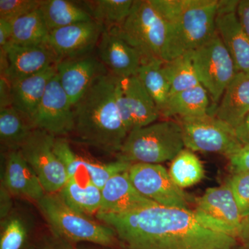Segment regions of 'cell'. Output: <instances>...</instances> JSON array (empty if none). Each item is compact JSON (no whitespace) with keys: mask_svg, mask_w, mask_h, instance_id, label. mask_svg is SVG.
Returning a JSON list of instances; mask_svg holds the SVG:
<instances>
[{"mask_svg":"<svg viewBox=\"0 0 249 249\" xmlns=\"http://www.w3.org/2000/svg\"><path fill=\"white\" fill-rule=\"evenodd\" d=\"M235 132L243 145H249V114L242 124L235 129Z\"/></svg>","mask_w":249,"mask_h":249,"instance_id":"43","label":"cell"},{"mask_svg":"<svg viewBox=\"0 0 249 249\" xmlns=\"http://www.w3.org/2000/svg\"><path fill=\"white\" fill-rule=\"evenodd\" d=\"M73 107L56 73L47 85L33 124L55 137H65L73 132Z\"/></svg>","mask_w":249,"mask_h":249,"instance_id":"13","label":"cell"},{"mask_svg":"<svg viewBox=\"0 0 249 249\" xmlns=\"http://www.w3.org/2000/svg\"><path fill=\"white\" fill-rule=\"evenodd\" d=\"M118 78L100 77L73 106L72 132L80 143L116 155L129 134L116 101Z\"/></svg>","mask_w":249,"mask_h":249,"instance_id":"2","label":"cell"},{"mask_svg":"<svg viewBox=\"0 0 249 249\" xmlns=\"http://www.w3.org/2000/svg\"><path fill=\"white\" fill-rule=\"evenodd\" d=\"M26 249H76V247L48 228L34 238Z\"/></svg>","mask_w":249,"mask_h":249,"instance_id":"36","label":"cell"},{"mask_svg":"<svg viewBox=\"0 0 249 249\" xmlns=\"http://www.w3.org/2000/svg\"><path fill=\"white\" fill-rule=\"evenodd\" d=\"M164 61L154 60L143 62L137 76L160 111L164 109L170 96V87L163 71Z\"/></svg>","mask_w":249,"mask_h":249,"instance_id":"29","label":"cell"},{"mask_svg":"<svg viewBox=\"0 0 249 249\" xmlns=\"http://www.w3.org/2000/svg\"><path fill=\"white\" fill-rule=\"evenodd\" d=\"M84 9L93 20L106 30L121 26L129 16L134 1L132 0H94L83 1Z\"/></svg>","mask_w":249,"mask_h":249,"instance_id":"30","label":"cell"},{"mask_svg":"<svg viewBox=\"0 0 249 249\" xmlns=\"http://www.w3.org/2000/svg\"><path fill=\"white\" fill-rule=\"evenodd\" d=\"M163 71L170 84V96L201 85L189 53L164 62Z\"/></svg>","mask_w":249,"mask_h":249,"instance_id":"33","label":"cell"},{"mask_svg":"<svg viewBox=\"0 0 249 249\" xmlns=\"http://www.w3.org/2000/svg\"><path fill=\"white\" fill-rule=\"evenodd\" d=\"M239 1H219L216 28L239 72L249 74V37L237 18Z\"/></svg>","mask_w":249,"mask_h":249,"instance_id":"17","label":"cell"},{"mask_svg":"<svg viewBox=\"0 0 249 249\" xmlns=\"http://www.w3.org/2000/svg\"><path fill=\"white\" fill-rule=\"evenodd\" d=\"M55 139L53 134L36 128L19 149L48 194L59 193L69 179L66 168L54 150Z\"/></svg>","mask_w":249,"mask_h":249,"instance_id":"9","label":"cell"},{"mask_svg":"<svg viewBox=\"0 0 249 249\" xmlns=\"http://www.w3.org/2000/svg\"><path fill=\"white\" fill-rule=\"evenodd\" d=\"M13 34L9 44L34 47L45 43L49 34L40 9L12 22Z\"/></svg>","mask_w":249,"mask_h":249,"instance_id":"31","label":"cell"},{"mask_svg":"<svg viewBox=\"0 0 249 249\" xmlns=\"http://www.w3.org/2000/svg\"><path fill=\"white\" fill-rule=\"evenodd\" d=\"M96 49L98 58L109 73L119 78L137 76L142 55L119 36L105 29Z\"/></svg>","mask_w":249,"mask_h":249,"instance_id":"20","label":"cell"},{"mask_svg":"<svg viewBox=\"0 0 249 249\" xmlns=\"http://www.w3.org/2000/svg\"><path fill=\"white\" fill-rule=\"evenodd\" d=\"M249 114V74L238 72L211 115L237 129Z\"/></svg>","mask_w":249,"mask_h":249,"instance_id":"23","label":"cell"},{"mask_svg":"<svg viewBox=\"0 0 249 249\" xmlns=\"http://www.w3.org/2000/svg\"><path fill=\"white\" fill-rule=\"evenodd\" d=\"M179 123L185 147L191 151L219 154L229 159L244 146L235 129L211 114L183 118Z\"/></svg>","mask_w":249,"mask_h":249,"instance_id":"8","label":"cell"},{"mask_svg":"<svg viewBox=\"0 0 249 249\" xmlns=\"http://www.w3.org/2000/svg\"><path fill=\"white\" fill-rule=\"evenodd\" d=\"M35 126L14 107L0 109V140L6 152L19 150Z\"/></svg>","mask_w":249,"mask_h":249,"instance_id":"28","label":"cell"},{"mask_svg":"<svg viewBox=\"0 0 249 249\" xmlns=\"http://www.w3.org/2000/svg\"><path fill=\"white\" fill-rule=\"evenodd\" d=\"M1 170V185L14 197L39 202L47 194L35 172L19 152H6Z\"/></svg>","mask_w":249,"mask_h":249,"instance_id":"18","label":"cell"},{"mask_svg":"<svg viewBox=\"0 0 249 249\" xmlns=\"http://www.w3.org/2000/svg\"><path fill=\"white\" fill-rule=\"evenodd\" d=\"M14 196L4 186L0 184V219L7 217L16 207Z\"/></svg>","mask_w":249,"mask_h":249,"instance_id":"38","label":"cell"},{"mask_svg":"<svg viewBox=\"0 0 249 249\" xmlns=\"http://www.w3.org/2000/svg\"><path fill=\"white\" fill-rule=\"evenodd\" d=\"M128 175L136 189L147 199L160 206L191 210L189 197L163 165L134 163Z\"/></svg>","mask_w":249,"mask_h":249,"instance_id":"11","label":"cell"},{"mask_svg":"<svg viewBox=\"0 0 249 249\" xmlns=\"http://www.w3.org/2000/svg\"><path fill=\"white\" fill-rule=\"evenodd\" d=\"M105 27L96 21L80 22L50 31L45 43L58 62L90 55L97 47Z\"/></svg>","mask_w":249,"mask_h":249,"instance_id":"14","label":"cell"},{"mask_svg":"<svg viewBox=\"0 0 249 249\" xmlns=\"http://www.w3.org/2000/svg\"><path fill=\"white\" fill-rule=\"evenodd\" d=\"M126 249H232L238 240L204 225L193 210L151 205L122 214L97 213Z\"/></svg>","mask_w":249,"mask_h":249,"instance_id":"1","label":"cell"},{"mask_svg":"<svg viewBox=\"0 0 249 249\" xmlns=\"http://www.w3.org/2000/svg\"><path fill=\"white\" fill-rule=\"evenodd\" d=\"M184 147L180 123L159 121L129 132L116 160L131 164H161L172 161Z\"/></svg>","mask_w":249,"mask_h":249,"instance_id":"4","label":"cell"},{"mask_svg":"<svg viewBox=\"0 0 249 249\" xmlns=\"http://www.w3.org/2000/svg\"><path fill=\"white\" fill-rule=\"evenodd\" d=\"M36 222L34 216L24 209L15 207L1 220L0 249H26L32 240Z\"/></svg>","mask_w":249,"mask_h":249,"instance_id":"24","label":"cell"},{"mask_svg":"<svg viewBox=\"0 0 249 249\" xmlns=\"http://www.w3.org/2000/svg\"><path fill=\"white\" fill-rule=\"evenodd\" d=\"M56 73L55 65L11 84L12 107L22 113L32 124L47 85Z\"/></svg>","mask_w":249,"mask_h":249,"instance_id":"22","label":"cell"},{"mask_svg":"<svg viewBox=\"0 0 249 249\" xmlns=\"http://www.w3.org/2000/svg\"><path fill=\"white\" fill-rule=\"evenodd\" d=\"M236 13L241 27L249 37V0L239 1Z\"/></svg>","mask_w":249,"mask_h":249,"instance_id":"39","label":"cell"},{"mask_svg":"<svg viewBox=\"0 0 249 249\" xmlns=\"http://www.w3.org/2000/svg\"><path fill=\"white\" fill-rule=\"evenodd\" d=\"M245 249L243 248V247H242L241 245H237L236 247H234L233 249Z\"/></svg>","mask_w":249,"mask_h":249,"instance_id":"45","label":"cell"},{"mask_svg":"<svg viewBox=\"0 0 249 249\" xmlns=\"http://www.w3.org/2000/svg\"><path fill=\"white\" fill-rule=\"evenodd\" d=\"M42 0H0V19L13 22L40 9Z\"/></svg>","mask_w":249,"mask_h":249,"instance_id":"34","label":"cell"},{"mask_svg":"<svg viewBox=\"0 0 249 249\" xmlns=\"http://www.w3.org/2000/svg\"><path fill=\"white\" fill-rule=\"evenodd\" d=\"M76 249H114V248H109V247H99V246H96L91 245H81L79 247H76Z\"/></svg>","mask_w":249,"mask_h":249,"instance_id":"44","label":"cell"},{"mask_svg":"<svg viewBox=\"0 0 249 249\" xmlns=\"http://www.w3.org/2000/svg\"><path fill=\"white\" fill-rule=\"evenodd\" d=\"M39 9L49 32L93 19L84 8L67 0H42Z\"/></svg>","mask_w":249,"mask_h":249,"instance_id":"27","label":"cell"},{"mask_svg":"<svg viewBox=\"0 0 249 249\" xmlns=\"http://www.w3.org/2000/svg\"><path fill=\"white\" fill-rule=\"evenodd\" d=\"M12 22L0 19V46L1 48L9 43L12 37Z\"/></svg>","mask_w":249,"mask_h":249,"instance_id":"41","label":"cell"},{"mask_svg":"<svg viewBox=\"0 0 249 249\" xmlns=\"http://www.w3.org/2000/svg\"><path fill=\"white\" fill-rule=\"evenodd\" d=\"M169 174L175 184L183 189L199 183L204 178V168L197 156L186 148L172 160Z\"/></svg>","mask_w":249,"mask_h":249,"instance_id":"32","label":"cell"},{"mask_svg":"<svg viewBox=\"0 0 249 249\" xmlns=\"http://www.w3.org/2000/svg\"><path fill=\"white\" fill-rule=\"evenodd\" d=\"M7 57L8 67L4 77L10 84L32 76L58 63V59L45 43L34 47L8 44L2 48Z\"/></svg>","mask_w":249,"mask_h":249,"instance_id":"19","label":"cell"},{"mask_svg":"<svg viewBox=\"0 0 249 249\" xmlns=\"http://www.w3.org/2000/svg\"><path fill=\"white\" fill-rule=\"evenodd\" d=\"M193 211L209 229L237 239L244 218L229 183L208 188L202 196L196 198Z\"/></svg>","mask_w":249,"mask_h":249,"instance_id":"10","label":"cell"},{"mask_svg":"<svg viewBox=\"0 0 249 249\" xmlns=\"http://www.w3.org/2000/svg\"><path fill=\"white\" fill-rule=\"evenodd\" d=\"M116 101L128 133L157 122L160 111L137 76L118 78Z\"/></svg>","mask_w":249,"mask_h":249,"instance_id":"12","label":"cell"},{"mask_svg":"<svg viewBox=\"0 0 249 249\" xmlns=\"http://www.w3.org/2000/svg\"><path fill=\"white\" fill-rule=\"evenodd\" d=\"M58 193L69 207L89 217L101 209V189L89 181L69 178Z\"/></svg>","mask_w":249,"mask_h":249,"instance_id":"26","label":"cell"},{"mask_svg":"<svg viewBox=\"0 0 249 249\" xmlns=\"http://www.w3.org/2000/svg\"><path fill=\"white\" fill-rule=\"evenodd\" d=\"M167 24L163 60L193 52L217 33V0H150Z\"/></svg>","mask_w":249,"mask_h":249,"instance_id":"3","label":"cell"},{"mask_svg":"<svg viewBox=\"0 0 249 249\" xmlns=\"http://www.w3.org/2000/svg\"><path fill=\"white\" fill-rule=\"evenodd\" d=\"M189 54L199 83L209 93L213 102L219 103L239 71L217 31L206 43Z\"/></svg>","mask_w":249,"mask_h":249,"instance_id":"7","label":"cell"},{"mask_svg":"<svg viewBox=\"0 0 249 249\" xmlns=\"http://www.w3.org/2000/svg\"><path fill=\"white\" fill-rule=\"evenodd\" d=\"M237 240L240 241L241 246L245 249H249V216L244 218L238 234Z\"/></svg>","mask_w":249,"mask_h":249,"instance_id":"42","label":"cell"},{"mask_svg":"<svg viewBox=\"0 0 249 249\" xmlns=\"http://www.w3.org/2000/svg\"><path fill=\"white\" fill-rule=\"evenodd\" d=\"M229 186L243 218L249 216V173H236L231 177Z\"/></svg>","mask_w":249,"mask_h":249,"instance_id":"35","label":"cell"},{"mask_svg":"<svg viewBox=\"0 0 249 249\" xmlns=\"http://www.w3.org/2000/svg\"><path fill=\"white\" fill-rule=\"evenodd\" d=\"M37 205L49 228L73 244L86 242L109 248L119 244L113 229L69 207L58 193H47Z\"/></svg>","mask_w":249,"mask_h":249,"instance_id":"5","label":"cell"},{"mask_svg":"<svg viewBox=\"0 0 249 249\" xmlns=\"http://www.w3.org/2000/svg\"><path fill=\"white\" fill-rule=\"evenodd\" d=\"M57 75L72 106H74L101 76L109 73L98 56L65 59L56 64Z\"/></svg>","mask_w":249,"mask_h":249,"instance_id":"16","label":"cell"},{"mask_svg":"<svg viewBox=\"0 0 249 249\" xmlns=\"http://www.w3.org/2000/svg\"><path fill=\"white\" fill-rule=\"evenodd\" d=\"M54 150L66 168L69 178L89 181L102 189L108 179L116 174L127 171L131 163L119 160L101 163L83 158L75 153L65 137H56Z\"/></svg>","mask_w":249,"mask_h":249,"instance_id":"15","label":"cell"},{"mask_svg":"<svg viewBox=\"0 0 249 249\" xmlns=\"http://www.w3.org/2000/svg\"><path fill=\"white\" fill-rule=\"evenodd\" d=\"M0 91H1V101H0L1 109L11 107L12 106V98H11V84L4 77H1Z\"/></svg>","mask_w":249,"mask_h":249,"instance_id":"40","label":"cell"},{"mask_svg":"<svg viewBox=\"0 0 249 249\" xmlns=\"http://www.w3.org/2000/svg\"><path fill=\"white\" fill-rule=\"evenodd\" d=\"M101 209L98 213L122 214L151 205L132 184L127 171L116 174L101 189Z\"/></svg>","mask_w":249,"mask_h":249,"instance_id":"21","label":"cell"},{"mask_svg":"<svg viewBox=\"0 0 249 249\" xmlns=\"http://www.w3.org/2000/svg\"><path fill=\"white\" fill-rule=\"evenodd\" d=\"M233 173H249V145H244L238 152L229 158Z\"/></svg>","mask_w":249,"mask_h":249,"instance_id":"37","label":"cell"},{"mask_svg":"<svg viewBox=\"0 0 249 249\" xmlns=\"http://www.w3.org/2000/svg\"><path fill=\"white\" fill-rule=\"evenodd\" d=\"M208 91L201 85L171 95L160 113L163 117H196L210 114Z\"/></svg>","mask_w":249,"mask_h":249,"instance_id":"25","label":"cell"},{"mask_svg":"<svg viewBox=\"0 0 249 249\" xmlns=\"http://www.w3.org/2000/svg\"><path fill=\"white\" fill-rule=\"evenodd\" d=\"M108 31L114 33L137 49L142 55V63L154 60H163L167 24L150 0L134 1L124 22Z\"/></svg>","mask_w":249,"mask_h":249,"instance_id":"6","label":"cell"}]
</instances>
